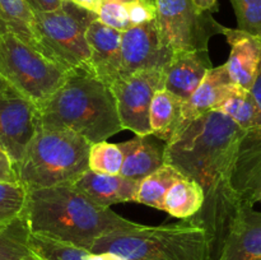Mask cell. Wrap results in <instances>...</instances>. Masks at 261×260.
Listing matches in <instances>:
<instances>
[{
	"label": "cell",
	"instance_id": "26",
	"mask_svg": "<svg viewBox=\"0 0 261 260\" xmlns=\"http://www.w3.org/2000/svg\"><path fill=\"white\" fill-rule=\"evenodd\" d=\"M28 241L40 260H87L91 251L41 235H28Z\"/></svg>",
	"mask_w": 261,
	"mask_h": 260
},
{
	"label": "cell",
	"instance_id": "22",
	"mask_svg": "<svg viewBox=\"0 0 261 260\" xmlns=\"http://www.w3.org/2000/svg\"><path fill=\"white\" fill-rule=\"evenodd\" d=\"M204 203L203 189L195 181L182 177L176 181L165 195L163 211L172 217L188 219L195 216Z\"/></svg>",
	"mask_w": 261,
	"mask_h": 260
},
{
	"label": "cell",
	"instance_id": "5",
	"mask_svg": "<svg viewBox=\"0 0 261 260\" xmlns=\"http://www.w3.org/2000/svg\"><path fill=\"white\" fill-rule=\"evenodd\" d=\"M91 252H112L125 260H212L205 229L186 221L114 232L99 237Z\"/></svg>",
	"mask_w": 261,
	"mask_h": 260
},
{
	"label": "cell",
	"instance_id": "12",
	"mask_svg": "<svg viewBox=\"0 0 261 260\" xmlns=\"http://www.w3.org/2000/svg\"><path fill=\"white\" fill-rule=\"evenodd\" d=\"M231 185L242 205L252 206L261 195V126L244 133L237 148Z\"/></svg>",
	"mask_w": 261,
	"mask_h": 260
},
{
	"label": "cell",
	"instance_id": "30",
	"mask_svg": "<svg viewBox=\"0 0 261 260\" xmlns=\"http://www.w3.org/2000/svg\"><path fill=\"white\" fill-rule=\"evenodd\" d=\"M127 0H102L96 15L103 24L124 32L133 27L127 13Z\"/></svg>",
	"mask_w": 261,
	"mask_h": 260
},
{
	"label": "cell",
	"instance_id": "17",
	"mask_svg": "<svg viewBox=\"0 0 261 260\" xmlns=\"http://www.w3.org/2000/svg\"><path fill=\"white\" fill-rule=\"evenodd\" d=\"M232 84L233 83L229 79L224 64L216 66V68L213 66L206 73V75L204 76V79L199 84L198 88L194 91V93L184 102L180 126H178L176 135L182 132L196 117L201 116L205 112L212 111L218 105V102L221 101L222 97L226 94V92L228 91Z\"/></svg>",
	"mask_w": 261,
	"mask_h": 260
},
{
	"label": "cell",
	"instance_id": "9",
	"mask_svg": "<svg viewBox=\"0 0 261 260\" xmlns=\"http://www.w3.org/2000/svg\"><path fill=\"white\" fill-rule=\"evenodd\" d=\"M110 88L122 129L135 135H150L149 109L155 92L163 88L162 70H140L121 76Z\"/></svg>",
	"mask_w": 261,
	"mask_h": 260
},
{
	"label": "cell",
	"instance_id": "38",
	"mask_svg": "<svg viewBox=\"0 0 261 260\" xmlns=\"http://www.w3.org/2000/svg\"><path fill=\"white\" fill-rule=\"evenodd\" d=\"M12 91H14V89L10 88L9 84H8L7 82H5L4 79L0 76V96H2V94H5V93H9V92H12Z\"/></svg>",
	"mask_w": 261,
	"mask_h": 260
},
{
	"label": "cell",
	"instance_id": "31",
	"mask_svg": "<svg viewBox=\"0 0 261 260\" xmlns=\"http://www.w3.org/2000/svg\"><path fill=\"white\" fill-rule=\"evenodd\" d=\"M126 5L132 25H139L155 19L154 5L145 0H127Z\"/></svg>",
	"mask_w": 261,
	"mask_h": 260
},
{
	"label": "cell",
	"instance_id": "32",
	"mask_svg": "<svg viewBox=\"0 0 261 260\" xmlns=\"http://www.w3.org/2000/svg\"><path fill=\"white\" fill-rule=\"evenodd\" d=\"M0 183H18L15 163L0 145Z\"/></svg>",
	"mask_w": 261,
	"mask_h": 260
},
{
	"label": "cell",
	"instance_id": "29",
	"mask_svg": "<svg viewBox=\"0 0 261 260\" xmlns=\"http://www.w3.org/2000/svg\"><path fill=\"white\" fill-rule=\"evenodd\" d=\"M237 28L261 40V0H229Z\"/></svg>",
	"mask_w": 261,
	"mask_h": 260
},
{
	"label": "cell",
	"instance_id": "4",
	"mask_svg": "<svg viewBox=\"0 0 261 260\" xmlns=\"http://www.w3.org/2000/svg\"><path fill=\"white\" fill-rule=\"evenodd\" d=\"M91 143L65 129L38 125L24 157L15 166L25 190L73 184L88 171Z\"/></svg>",
	"mask_w": 261,
	"mask_h": 260
},
{
	"label": "cell",
	"instance_id": "36",
	"mask_svg": "<svg viewBox=\"0 0 261 260\" xmlns=\"http://www.w3.org/2000/svg\"><path fill=\"white\" fill-rule=\"evenodd\" d=\"M200 10L214 13L218 9V0H191Z\"/></svg>",
	"mask_w": 261,
	"mask_h": 260
},
{
	"label": "cell",
	"instance_id": "8",
	"mask_svg": "<svg viewBox=\"0 0 261 260\" xmlns=\"http://www.w3.org/2000/svg\"><path fill=\"white\" fill-rule=\"evenodd\" d=\"M155 23L161 37L176 51H208L212 36L223 25L213 13L200 10L191 0H154Z\"/></svg>",
	"mask_w": 261,
	"mask_h": 260
},
{
	"label": "cell",
	"instance_id": "23",
	"mask_svg": "<svg viewBox=\"0 0 261 260\" xmlns=\"http://www.w3.org/2000/svg\"><path fill=\"white\" fill-rule=\"evenodd\" d=\"M184 176L172 166L165 165L138 184L133 201L163 211V200L168 189Z\"/></svg>",
	"mask_w": 261,
	"mask_h": 260
},
{
	"label": "cell",
	"instance_id": "21",
	"mask_svg": "<svg viewBox=\"0 0 261 260\" xmlns=\"http://www.w3.org/2000/svg\"><path fill=\"white\" fill-rule=\"evenodd\" d=\"M0 30L14 33L45 55L36 31L35 12L25 0H0Z\"/></svg>",
	"mask_w": 261,
	"mask_h": 260
},
{
	"label": "cell",
	"instance_id": "27",
	"mask_svg": "<svg viewBox=\"0 0 261 260\" xmlns=\"http://www.w3.org/2000/svg\"><path fill=\"white\" fill-rule=\"evenodd\" d=\"M124 154L119 144L107 140L93 143L89 148L88 170L105 175H120Z\"/></svg>",
	"mask_w": 261,
	"mask_h": 260
},
{
	"label": "cell",
	"instance_id": "19",
	"mask_svg": "<svg viewBox=\"0 0 261 260\" xmlns=\"http://www.w3.org/2000/svg\"><path fill=\"white\" fill-rule=\"evenodd\" d=\"M124 154L120 175L134 180L142 181L157 168L165 165L163 147L152 140L150 135H135L133 139L119 143Z\"/></svg>",
	"mask_w": 261,
	"mask_h": 260
},
{
	"label": "cell",
	"instance_id": "14",
	"mask_svg": "<svg viewBox=\"0 0 261 260\" xmlns=\"http://www.w3.org/2000/svg\"><path fill=\"white\" fill-rule=\"evenodd\" d=\"M231 53L224 64L233 84L250 91L261 68V40L239 28H222Z\"/></svg>",
	"mask_w": 261,
	"mask_h": 260
},
{
	"label": "cell",
	"instance_id": "11",
	"mask_svg": "<svg viewBox=\"0 0 261 260\" xmlns=\"http://www.w3.org/2000/svg\"><path fill=\"white\" fill-rule=\"evenodd\" d=\"M38 110L15 91L0 96V145L15 163L22 161L37 130Z\"/></svg>",
	"mask_w": 261,
	"mask_h": 260
},
{
	"label": "cell",
	"instance_id": "2",
	"mask_svg": "<svg viewBox=\"0 0 261 260\" xmlns=\"http://www.w3.org/2000/svg\"><path fill=\"white\" fill-rule=\"evenodd\" d=\"M23 218L31 233L88 251L99 237L140 226L94 203L74 184L28 190Z\"/></svg>",
	"mask_w": 261,
	"mask_h": 260
},
{
	"label": "cell",
	"instance_id": "39",
	"mask_svg": "<svg viewBox=\"0 0 261 260\" xmlns=\"http://www.w3.org/2000/svg\"><path fill=\"white\" fill-rule=\"evenodd\" d=\"M260 201H261V195H260Z\"/></svg>",
	"mask_w": 261,
	"mask_h": 260
},
{
	"label": "cell",
	"instance_id": "13",
	"mask_svg": "<svg viewBox=\"0 0 261 260\" xmlns=\"http://www.w3.org/2000/svg\"><path fill=\"white\" fill-rule=\"evenodd\" d=\"M86 37L92 73L110 87L121 71V32L94 19L87 28Z\"/></svg>",
	"mask_w": 261,
	"mask_h": 260
},
{
	"label": "cell",
	"instance_id": "3",
	"mask_svg": "<svg viewBox=\"0 0 261 260\" xmlns=\"http://www.w3.org/2000/svg\"><path fill=\"white\" fill-rule=\"evenodd\" d=\"M37 110L41 126L71 130L91 144L124 130L111 88L86 70L69 71Z\"/></svg>",
	"mask_w": 261,
	"mask_h": 260
},
{
	"label": "cell",
	"instance_id": "18",
	"mask_svg": "<svg viewBox=\"0 0 261 260\" xmlns=\"http://www.w3.org/2000/svg\"><path fill=\"white\" fill-rule=\"evenodd\" d=\"M73 184L94 203L110 208L114 204L133 201L139 183L121 175H105L88 170Z\"/></svg>",
	"mask_w": 261,
	"mask_h": 260
},
{
	"label": "cell",
	"instance_id": "24",
	"mask_svg": "<svg viewBox=\"0 0 261 260\" xmlns=\"http://www.w3.org/2000/svg\"><path fill=\"white\" fill-rule=\"evenodd\" d=\"M213 110L228 116L245 132L252 127L257 115V107L251 92L236 84L229 87Z\"/></svg>",
	"mask_w": 261,
	"mask_h": 260
},
{
	"label": "cell",
	"instance_id": "34",
	"mask_svg": "<svg viewBox=\"0 0 261 260\" xmlns=\"http://www.w3.org/2000/svg\"><path fill=\"white\" fill-rule=\"evenodd\" d=\"M250 92H251L252 97H254L255 99V103H256V107H257L256 120H255L252 126H261V68L259 73H257L256 78H255L254 84H252Z\"/></svg>",
	"mask_w": 261,
	"mask_h": 260
},
{
	"label": "cell",
	"instance_id": "25",
	"mask_svg": "<svg viewBox=\"0 0 261 260\" xmlns=\"http://www.w3.org/2000/svg\"><path fill=\"white\" fill-rule=\"evenodd\" d=\"M28 235L23 217L0 229V260H40L31 247Z\"/></svg>",
	"mask_w": 261,
	"mask_h": 260
},
{
	"label": "cell",
	"instance_id": "20",
	"mask_svg": "<svg viewBox=\"0 0 261 260\" xmlns=\"http://www.w3.org/2000/svg\"><path fill=\"white\" fill-rule=\"evenodd\" d=\"M184 102L167 89H158L149 109L150 135L165 140V143L170 142L180 126Z\"/></svg>",
	"mask_w": 261,
	"mask_h": 260
},
{
	"label": "cell",
	"instance_id": "1",
	"mask_svg": "<svg viewBox=\"0 0 261 260\" xmlns=\"http://www.w3.org/2000/svg\"><path fill=\"white\" fill-rule=\"evenodd\" d=\"M244 133L228 116L212 110L196 117L163 148L165 163L203 189V206L184 221L205 229L212 260L219 259L244 206L231 185Z\"/></svg>",
	"mask_w": 261,
	"mask_h": 260
},
{
	"label": "cell",
	"instance_id": "35",
	"mask_svg": "<svg viewBox=\"0 0 261 260\" xmlns=\"http://www.w3.org/2000/svg\"><path fill=\"white\" fill-rule=\"evenodd\" d=\"M69 2H71L73 4L78 5V7L83 8V9L86 10H89V12L96 14L99 5H101L102 0H69Z\"/></svg>",
	"mask_w": 261,
	"mask_h": 260
},
{
	"label": "cell",
	"instance_id": "28",
	"mask_svg": "<svg viewBox=\"0 0 261 260\" xmlns=\"http://www.w3.org/2000/svg\"><path fill=\"white\" fill-rule=\"evenodd\" d=\"M27 190L20 183H0V229L7 228L24 213Z\"/></svg>",
	"mask_w": 261,
	"mask_h": 260
},
{
	"label": "cell",
	"instance_id": "7",
	"mask_svg": "<svg viewBox=\"0 0 261 260\" xmlns=\"http://www.w3.org/2000/svg\"><path fill=\"white\" fill-rule=\"evenodd\" d=\"M35 19L38 40L47 58L69 71L92 73L86 33L88 25L97 19L94 13L65 0L55 10L35 12Z\"/></svg>",
	"mask_w": 261,
	"mask_h": 260
},
{
	"label": "cell",
	"instance_id": "6",
	"mask_svg": "<svg viewBox=\"0 0 261 260\" xmlns=\"http://www.w3.org/2000/svg\"><path fill=\"white\" fill-rule=\"evenodd\" d=\"M68 73L14 33L0 30V76L37 109L64 83Z\"/></svg>",
	"mask_w": 261,
	"mask_h": 260
},
{
	"label": "cell",
	"instance_id": "15",
	"mask_svg": "<svg viewBox=\"0 0 261 260\" xmlns=\"http://www.w3.org/2000/svg\"><path fill=\"white\" fill-rule=\"evenodd\" d=\"M212 68L208 51H176L162 69V86L186 101Z\"/></svg>",
	"mask_w": 261,
	"mask_h": 260
},
{
	"label": "cell",
	"instance_id": "16",
	"mask_svg": "<svg viewBox=\"0 0 261 260\" xmlns=\"http://www.w3.org/2000/svg\"><path fill=\"white\" fill-rule=\"evenodd\" d=\"M218 260H261V212L242 206Z\"/></svg>",
	"mask_w": 261,
	"mask_h": 260
},
{
	"label": "cell",
	"instance_id": "37",
	"mask_svg": "<svg viewBox=\"0 0 261 260\" xmlns=\"http://www.w3.org/2000/svg\"><path fill=\"white\" fill-rule=\"evenodd\" d=\"M87 260H125L124 257L119 256L112 252H91Z\"/></svg>",
	"mask_w": 261,
	"mask_h": 260
},
{
	"label": "cell",
	"instance_id": "10",
	"mask_svg": "<svg viewBox=\"0 0 261 260\" xmlns=\"http://www.w3.org/2000/svg\"><path fill=\"white\" fill-rule=\"evenodd\" d=\"M120 78L140 70H162L173 55L161 37L155 19L121 32Z\"/></svg>",
	"mask_w": 261,
	"mask_h": 260
},
{
	"label": "cell",
	"instance_id": "33",
	"mask_svg": "<svg viewBox=\"0 0 261 260\" xmlns=\"http://www.w3.org/2000/svg\"><path fill=\"white\" fill-rule=\"evenodd\" d=\"M33 12H51L61 7L65 0H25Z\"/></svg>",
	"mask_w": 261,
	"mask_h": 260
}]
</instances>
